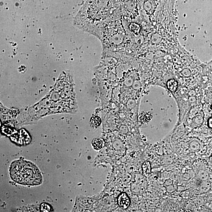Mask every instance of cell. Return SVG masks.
Wrapping results in <instances>:
<instances>
[{
	"instance_id": "obj_1",
	"label": "cell",
	"mask_w": 212,
	"mask_h": 212,
	"mask_svg": "<svg viewBox=\"0 0 212 212\" xmlns=\"http://www.w3.org/2000/svg\"><path fill=\"white\" fill-rule=\"evenodd\" d=\"M112 22L107 19L99 24L92 31L91 34L99 37L107 50L117 49L122 47L126 39L125 32L120 22Z\"/></svg>"
},
{
	"instance_id": "obj_2",
	"label": "cell",
	"mask_w": 212,
	"mask_h": 212,
	"mask_svg": "<svg viewBox=\"0 0 212 212\" xmlns=\"http://www.w3.org/2000/svg\"><path fill=\"white\" fill-rule=\"evenodd\" d=\"M9 174L13 180L21 185L37 186L42 183V176L38 168L24 160L14 161L11 165Z\"/></svg>"
},
{
	"instance_id": "obj_3",
	"label": "cell",
	"mask_w": 212,
	"mask_h": 212,
	"mask_svg": "<svg viewBox=\"0 0 212 212\" xmlns=\"http://www.w3.org/2000/svg\"><path fill=\"white\" fill-rule=\"evenodd\" d=\"M117 203L119 206L123 209H126L129 207L130 201L128 196L126 193H121L117 199Z\"/></svg>"
},
{
	"instance_id": "obj_4",
	"label": "cell",
	"mask_w": 212,
	"mask_h": 212,
	"mask_svg": "<svg viewBox=\"0 0 212 212\" xmlns=\"http://www.w3.org/2000/svg\"><path fill=\"white\" fill-rule=\"evenodd\" d=\"M105 142L102 138H95L92 141V145L96 150L101 149L104 146Z\"/></svg>"
},
{
	"instance_id": "obj_5",
	"label": "cell",
	"mask_w": 212,
	"mask_h": 212,
	"mask_svg": "<svg viewBox=\"0 0 212 212\" xmlns=\"http://www.w3.org/2000/svg\"><path fill=\"white\" fill-rule=\"evenodd\" d=\"M101 124V119L98 116H93L90 120V124L93 128H97L100 126Z\"/></svg>"
},
{
	"instance_id": "obj_6",
	"label": "cell",
	"mask_w": 212,
	"mask_h": 212,
	"mask_svg": "<svg viewBox=\"0 0 212 212\" xmlns=\"http://www.w3.org/2000/svg\"><path fill=\"white\" fill-rule=\"evenodd\" d=\"M142 170L143 173L145 176H147L150 174L151 168L150 163L149 161H145L142 165Z\"/></svg>"
},
{
	"instance_id": "obj_7",
	"label": "cell",
	"mask_w": 212,
	"mask_h": 212,
	"mask_svg": "<svg viewBox=\"0 0 212 212\" xmlns=\"http://www.w3.org/2000/svg\"><path fill=\"white\" fill-rule=\"evenodd\" d=\"M168 88L171 92H175L178 88V83L174 80H169L167 83Z\"/></svg>"
},
{
	"instance_id": "obj_8",
	"label": "cell",
	"mask_w": 212,
	"mask_h": 212,
	"mask_svg": "<svg viewBox=\"0 0 212 212\" xmlns=\"http://www.w3.org/2000/svg\"><path fill=\"white\" fill-rule=\"evenodd\" d=\"M41 210L42 212H50L51 210V208L47 203H43L41 206Z\"/></svg>"
},
{
	"instance_id": "obj_9",
	"label": "cell",
	"mask_w": 212,
	"mask_h": 212,
	"mask_svg": "<svg viewBox=\"0 0 212 212\" xmlns=\"http://www.w3.org/2000/svg\"><path fill=\"white\" fill-rule=\"evenodd\" d=\"M203 176L200 177V178L202 179V180H206L208 176L207 173L205 172V171H203V172H201L200 176Z\"/></svg>"
},
{
	"instance_id": "obj_10",
	"label": "cell",
	"mask_w": 212,
	"mask_h": 212,
	"mask_svg": "<svg viewBox=\"0 0 212 212\" xmlns=\"http://www.w3.org/2000/svg\"><path fill=\"white\" fill-rule=\"evenodd\" d=\"M208 125L209 127L212 128V117L210 118L209 120Z\"/></svg>"
},
{
	"instance_id": "obj_11",
	"label": "cell",
	"mask_w": 212,
	"mask_h": 212,
	"mask_svg": "<svg viewBox=\"0 0 212 212\" xmlns=\"http://www.w3.org/2000/svg\"><path fill=\"white\" fill-rule=\"evenodd\" d=\"M211 108H212V107H211Z\"/></svg>"
}]
</instances>
